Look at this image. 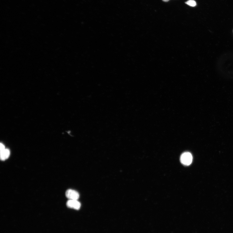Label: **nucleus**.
Here are the masks:
<instances>
[{
    "instance_id": "423d86ee",
    "label": "nucleus",
    "mask_w": 233,
    "mask_h": 233,
    "mask_svg": "<svg viewBox=\"0 0 233 233\" xmlns=\"http://www.w3.org/2000/svg\"><path fill=\"white\" fill-rule=\"evenodd\" d=\"M169 0H163V1L164 2H169Z\"/></svg>"
},
{
    "instance_id": "7ed1b4c3",
    "label": "nucleus",
    "mask_w": 233,
    "mask_h": 233,
    "mask_svg": "<svg viewBox=\"0 0 233 233\" xmlns=\"http://www.w3.org/2000/svg\"><path fill=\"white\" fill-rule=\"evenodd\" d=\"M68 207L69 208L78 210L81 207V203L77 200H69L66 203Z\"/></svg>"
},
{
    "instance_id": "f257e3e1",
    "label": "nucleus",
    "mask_w": 233,
    "mask_h": 233,
    "mask_svg": "<svg viewBox=\"0 0 233 233\" xmlns=\"http://www.w3.org/2000/svg\"><path fill=\"white\" fill-rule=\"evenodd\" d=\"M192 156L190 152H185L183 154L181 157V163L186 165H189L192 161Z\"/></svg>"
},
{
    "instance_id": "39448f33",
    "label": "nucleus",
    "mask_w": 233,
    "mask_h": 233,
    "mask_svg": "<svg viewBox=\"0 0 233 233\" xmlns=\"http://www.w3.org/2000/svg\"><path fill=\"white\" fill-rule=\"evenodd\" d=\"M185 3L190 6H193V7H194L197 5L196 2L194 0H189V1L186 2Z\"/></svg>"
},
{
    "instance_id": "f03ea898",
    "label": "nucleus",
    "mask_w": 233,
    "mask_h": 233,
    "mask_svg": "<svg viewBox=\"0 0 233 233\" xmlns=\"http://www.w3.org/2000/svg\"><path fill=\"white\" fill-rule=\"evenodd\" d=\"M65 196L69 200H77L79 198V193L76 191L71 189L68 190L65 193Z\"/></svg>"
},
{
    "instance_id": "20e7f679",
    "label": "nucleus",
    "mask_w": 233,
    "mask_h": 233,
    "mask_svg": "<svg viewBox=\"0 0 233 233\" xmlns=\"http://www.w3.org/2000/svg\"><path fill=\"white\" fill-rule=\"evenodd\" d=\"M1 151V159L2 160L4 161L7 159L10 156V151L8 149H5Z\"/></svg>"
}]
</instances>
